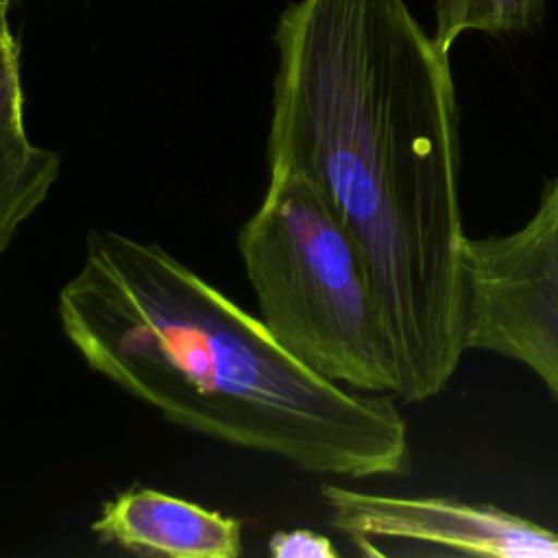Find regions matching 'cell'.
<instances>
[{"instance_id":"obj_4","label":"cell","mask_w":558,"mask_h":558,"mask_svg":"<svg viewBox=\"0 0 558 558\" xmlns=\"http://www.w3.org/2000/svg\"><path fill=\"white\" fill-rule=\"evenodd\" d=\"M466 351L527 366L558 403V174L514 231L466 238Z\"/></svg>"},{"instance_id":"obj_8","label":"cell","mask_w":558,"mask_h":558,"mask_svg":"<svg viewBox=\"0 0 558 558\" xmlns=\"http://www.w3.org/2000/svg\"><path fill=\"white\" fill-rule=\"evenodd\" d=\"M545 17V0H434V39L445 50L462 33L517 35L534 31Z\"/></svg>"},{"instance_id":"obj_3","label":"cell","mask_w":558,"mask_h":558,"mask_svg":"<svg viewBox=\"0 0 558 558\" xmlns=\"http://www.w3.org/2000/svg\"><path fill=\"white\" fill-rule=\"evenodd\" d=\"M268 172L264 198L238 233L259 318L327 379L399 395L397 347L357 242L307 177Z\"/></svg>"},{"instance_id":"obj_6","label":"cell","mask_w":558,"mask_h":558,"mask_svg":"<svg viewBox=\"0 0 558 558\" xmlns=\"http://www.w3.org/2000/svg\"><path fill=\"white\" fill-rule=\"evenodd\" d=\"M92 532L100 543L148 556L235 558L242 554L238 519L155 488H131L107 501Z\"/></svg>"},{"instance_id":"obj_5","label":"cell","mask_w":558,"mask_h":558,"mask_svg":"<svg viewBox=\"0 0 558 558\" xmlns=\"http://www.w3.org/2000/svg\"><path fill=\"white\" fill-rule=\"evenodd\" d=\"M331 525L362 554L379 556L381 543L434 545L501 558H558V532L495 504L456 497H399L323 484Z\"/></svg>"},{"instance_id":"obj_9","label":"cell","mask_w":558,"mask_h":558,"mask_svg":"<svg viewBox=\"0 0 558 558\" xmlns=\"http://www.w3.org/2000/svg\"><path fill=\"white\" fill-rule=\"evenodd\" d=\"M268 551L275 558H336L333 543L312 530L277 532L268 541Z\"/></svg>"},{"instance_id":"obj_2","label":"cell","mask_w":558,"mask_h":558,"mask_svg":"<svg viewBox=\"0 0 558 558\" xmlns=\"http://www.w3.org/2000/svg\"><path fill=\"white\" fill-rule=\"evenodd\" d=\"M59 323L85 364L203 436L349 480L410 471L392 397L360 395L290 353L163 246L89 229Z\"/></svg>"},{"instance_id":"obj_7","label":"cell","mask_w":558,"mask_h":558,"mask_svg":"<svg viewBox=\"0 0 558 558\" xmlns=\"http://www.w3.org/2000/svg\"><path fill=\"white\" fill-rule=\"evenodd\" d=\"M0 0V257L17 229L44 205L61 170V155L37 146L26 131L20 50Z\"/></svg>"},{"instance_id":"obj_1","label":"cell","mask_w":558,"mask_h":558,"mask_svg":"<svg viewBox=\"0 0 558 558\" xmlns=\"http://www.w3.org/2000/svg\"><path fill=\"white\" fill-rule=\"evenodd\" d=\"M275 44L268 170L307 177L344 222L392 331L399 397L432 399L466 351L449 52L405 0H299Z\"/></svg>"}]
</instances>
